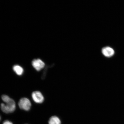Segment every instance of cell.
<instances>
[{
	"label": "cell",
	"mask_w": 124,
	"mask_h": 124,
	"mask_svg": "<svg viewBox=\"0 0 124 124\" xmlns=\"http://www.w3.org/2000/svg\"><path fill=\"white\" fill-rule=\"evenodd\" d=\"M60 119L56 116H53L50 117L49 121V124H61Z\"/></svg>",
	"instance_id": "obj_7"
},
{
	"label": "cell",
	"mask_w": 124,
	"mask_h": 124,
	"mask_svg": "<svg viewBox=\"0 0 124 124\" xmlns=\"http://www.w3.org/2000/svg\"><path fill=\"white\" fill-rule=\"evenodd\" d=\"M1 120V117L0 116V121Z\"/></svg>",
	"instance_id": "obj_9"
},
{
	"label": "cell",
	"mask_w": 124,
	"mask_h": 124,
	"mask_svg": "<svg viewBox=\"0 0 124 124\" xmlns=\"http://www.w3.org/2000/svg\"><path fill=\"white\" fill-rule=\"evenodd\" d=\"M18 105L21 109L27 111L30 110L31 106V104L30 100L25 97L20 99L18 102Z\"/></svg>",
	"instance_id": "obj_2"
},
{
	"label": "cell",
	"mask_w": 124,
	"mask_h": 124,
	"mask_svg": "<svg viewBox=\"0 0 124 124\" xmlns=\"http://www.w3.org/2000/svg\"><path fill=\"white\" fill-rule=\"evenodd\" d=\"M3 124H13L9 120H6L3 123Z\"/></svg>",
	"instance_id": "obj_8"
},
{
	"label": "cell",
	"mask_w": 124,
	"mask_h": 124,
	"mask_svg": "<svg viewBox=\"0 0 124 124\" xmlns=\"http://www.w3.org/2000/svg\"><path fill=\"white\" fill-rule=\"evenodd\" d=\"M1 98L5 103L1 104L0 107L1 110L7 114L13 112L16 108V104L14 100L6 95H2Z\"/></svg>",
	"instance_id": "obj_1"
},
{
	"label": "cell",
	"mask_w": 124,
	"mask_h": 124,
	"mask_svg": "<svg viewBox=\"0 0 124 124\" xmlns=\"http://www.w3.org/2000/svg\"><path fill=\"white\" fill-rule=\"evenodd\" d=\"M32 64L33 68L38 71L44 68L45 65L44 62L39 59L34 60L32 62Z\"/></svg>",
	"instance_id": "obj_4"
},
{
	"label": "cell",
	"mask_w": 124,
	"mask_h": 124,
	"mask_svg": "<svg viewBox=\"0 0 124 124\" xmlns=\"http://www.w3.org/2000/svg\"><path fill=\"white\" fill-rule=\"evenodd\" d=\"M31 96L32 100L36 103H41L44 101V96L39 91H34L32 93Z\"/></svg>",
	"instance_id": "obj_3"
},
{
	"label": "cell",
	"mask_w": 124,
	"mask_h": 124,
	"mask_svg": "<svg viewBox=\"0 0 124 124\" xmlns=\"http://www.w3.org/2000/svg\"><path fill=\"white\" fill-rule=\"evenodd\" d=\"M13 70L17 75L21 76L24 72V70L21 66L16 65L14 66L13 67Z\"/></svg>",
	"instance_id": "obj_6"
},
{
	"label": "cell",
	"mask_w": 124,
	"mask_h": 124,
	"mask_svg": "<svg viewBox=\"0 0 124 124\" xmlns=\"http://www.w3.org/2000/svg\"><path fill=\"white\" fill-rule=\"evenodd\" d=\"M102 54L105 57H110L112 56L114 54V51L112 48L108 46H106L102 49Z\"/></svg>",
	"instance_id": "obj_5"
}]
</instances>
